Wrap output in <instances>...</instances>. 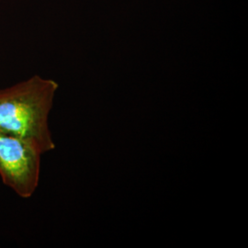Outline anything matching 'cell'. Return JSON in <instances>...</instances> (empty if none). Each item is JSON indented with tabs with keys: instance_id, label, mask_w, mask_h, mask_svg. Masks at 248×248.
I'll return each mask as SVG.
<instances>
[{
	"instance_id": "cell-1",
	"label": "cell",
	"mask_w": 248,
	"mask_h": 248,
	"mask_svg": "<svg viewBox=\"0 0 248 248\" xmlns=\"http://www.w3.org/2000/svg\"><path fill=\"white\" fill-rule=\"evenodd\" d=\"M58 84L39 76L0 90V131L30 142L44 155L55 148L49 114Z\"/></svg>"
},
{
	"instance_id": "cell-2",
	"label": "cell",
	"mask_w": 248,
	"mask_h": 248,
	"mask_svg": "<svg viewBox=\"0 0 248 248\" xmlns=\"http://www.w3.org/2000/svg\"><path fill=\"white\" fill-rule=\"evenodd\" d=\"M42 155L35 145L0 131V177L18 197L30 199L35 193Z\"/></svg>"
}]
</instances>
